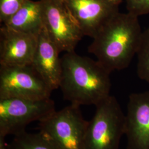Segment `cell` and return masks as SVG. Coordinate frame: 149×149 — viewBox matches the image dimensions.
Returning a JSON list of instances; mask_svg holds the SVG:
<instances>
[{
    "label": "cell",
    "mask_w": 149,
    "mask_h": 149,
    "mask_svg": "<svg viewBox=\"0 0 149 149\" xmlns=\"http://www.w3.org/2000/svg\"><path fill=\"white\" fill-rule=\"evenodd\" d=\"M138 17L119 12L93 38L88 52L111 73L127 68L136 55L143 33Z\"/></svg>",
    "instance_id": "cell-1"
},
{
    "label": "cell",
    "mask_w": 149,
    "mask_h": 149,
    "mask_svg": "<svg viewBox=\"0 0 149 149\" xmlns=\"http://www.w3.org/2000/svg\"><path fill=\"white\" fill-rule=\"evenodd\" d=\"M61 59L59 88L65 100L79 106H96L110 96L111 72L97 60L74 52L65 53Z\"/></svg>",
    "instance_id": "cell-2"
},
{
    "label": "cell",
    "mask_w": 149,
    "mask_h": 149,
    "mask_svg": "<svg viewBox=\"0 0 149 149\" xmlns=\"http://www.w3.org/2000/svg\"><path fill=\"white\" fill-rule=\"evenodd\" d=\"M86 133L84 149H119L125 132V114L114 96L98 103Z\"/></svg>",
    "instance_id": "cell-3"
},
{
    "label": "cell",
    "mask_w": 149,
    "mask_h": 149,
    "mask_svg": "<svg viewBox=\"0 0 149 149\" xmlns=\"http://www.w3.org/2000/svg\"><path fill=\"white\" fill-rule=\"evenodd\" d=\"M88 121L80 106L70 104L39 122V132L58 149H84Z\"/></svg>",
    "instance_id": "cell-4"
},
{
    "label": "cell",
    "mask_w": 149,
    "mask_h": 149,
    "mask_svg": "<svg viewBox=\"0 0 149 149\" xmlns=\"http://www.w3.org/2000/svg\"><path fill=\"white\" fill-rule=\"evenodd\" d=\"M55 111L50 98H0V135L6 137L23 133L28 124L43 120Z\"/></svg>",
    "instance_id": "cell-5"
},
{
    "label": "cell",
    "mask_w": 149,
    "mask_h": 149,
    "mask_svg": "<svg viewBox=\"0 0 149 149\" xmlns=\"http://www.w3.org/2000/svg\"><path fill=\"white\" fill-rule=\"evenodd\" d=\"M43 27L60 52H74L84 36L63 0H40Z\"/></svg>",
    "instance_id": "cell-6"
},
{
    "label": "cell",
    "mask_w": 149,
    "mask_h": 149,
    "mask_svg": "<svg viewBox=\"0 0 149 149\" xmlns=\"http://www.w3.org/2000/svg\"><path fill=\"white\" fill-rule=\"evenodd\" d=\"M52 91L31 65L0 66V98L44 99Z\"/></svg>",
    "instance_id": "cell-7"
},
{
    "label": "cell",
    "mask_w": 149,
    "mask_h": 149,
    "mask_svg": "<svg viewBox=\"0 0 149 149\" xmlns=\"http://www.w3.org/2000/svg\"><path fill=\"white\" fill-rule=\"evenodd\" d=\"M84 36L93 38L107 22L118 13L112 0H63Z\"/></svg>",
    "instance_id": "cell-8"
},
{
    "label": "cell",
    "mask_w": 149,
    "mask_h": 149,
    "mask_svg": "<svg viewBox=\"0 0 149 149\" xmlns=\"http://www.w3.org/2000/svg\"><path fill=\"white\" fill-rule=\"evenodd\" d=\"M125 135L127 149H149V90L129 97Z\"/></svg>",
    "instance_id": "cell-9"
},
{
    "label": "cell",
    "mask_w": 149,
    "mask_h": 149,
    "mask_svg": "<svg viewBox=\"0 0 149 149\" xmlns=\"http://www.w3.org/2000/svg\"><path fill=\"white\" fill-rule=\"evenodd\" d=\"M38 36L2 25L0 28V66L31 65L37 48Z\"/></svg>",
    "instance_id": "cell-10"
},
{
    "label": "cell",
    "mask_w": 149,
    "mask_h": 149,
    "mask_svg": "<svg viewBox=\"0 0 149 149\" xmlns=\"http://www.w3.org/2000/svg\"><path fill=\"white\" fill-rule=\"evenodd\" d=\"M60 53L43 27L38 36L31 66L53 91L59 88L61 81L62 64Z\"/></svg>",
    "instance_id": "cell-11"
},
{
    "label": "cell",
    "mask_w": 149,
    "mask_h": 149,
    "mask_svg": "<svg viewBox=\"0 0 149 149\" xmlns=\"http://www.w3.org/2000/svg\"><path fill=\"white\" fill-rule=\"evenodd\" d=\"M2 25L16 31L38 36L43 27L40 1L27 0Z\"/></svg>",
    "instance_id": "cell-12"
},
{
    "label": "cell",
    "mask_w": 149,
    "mask_h": 149,
    "mask_svg": "<svg viewBox=\"0 0 149 149\" xmlns=\"http://www.w3.org/2000/svg\"><path fill=\"white\" fill-rule=\"evenodd\" d=\"M10 146V149H58L39 132L26 131L15 135Z\"/></svg>",
    "instance_id": "cell-13"
},
{
    "label": "cell",
    "mask_w": 149,
    "mask_h": 149,
    "mask_svg": "<svg viewBox=\"0 0 149 149\" xmlns=\"http://www.w3.org/2000/svg\"><path fill=\"white\" fill-rule=\"evenodd\" d=\"M136 55L139 77L149 84V28L143 31Z\"/></svg>",
    "instance_id": "cell-14"
},
{
    "label": "cell",
    "mask_w": 149,
    "mask_h": 149,
    "mask_svg": "<svg viewBox=\"0 0 149 149\" xmlns=\"http://www.w3.org/2000/svg\"><path fill=\"white\" fill-rule=\"evenodd\" d=\"M27 0H0V22L4 23L18 11Z\"/></svg>",
    "instance_id": "cell-15"
},
{
    "label": "cell",
    "mask_w": 149,
    "mask_h": 149,
    "mask_svg": "<svg viewBox=\"0 0 149 149\" xmlns=\"http://www.w3.org/2000/svg\"><path fill=\"white\" fill-rule=\"evenodd\" d=\"M128 12L135 16L149 14V0H125Z\"/></svg>",
    "instance_id": "cell-16"
},
{
    "label": "cell",
    "mask_w": 149,
    "mask_h": 149,
    "mask_svg": "<svg viewBox=\"0 0 149 149\" xmlns=\"http://www.w3.org/2000/svg\"><path fill=\"white\" fill-rule=\"evenodd\" d=\"M5 136L0 135V149H10V144L5 140Z\"/></svg>",
    "instance_id": "cell-17"
},
{
    "label": "cell",
    "mask_w": 149,
    "mask_h": 149,
    "mask_svg": "<svg viewBox=\"0 0 149 149\" xmlns=\"http://www.w3.org/2000/svg\"><path fill=\"white\" fill-rule=\"evenodd\" d=\"M112 1L115 2H116V3H117L118 4H120L123 0H112Z\"/></svg>",
    "instance_id": "cell-18"
}]
</instances>
